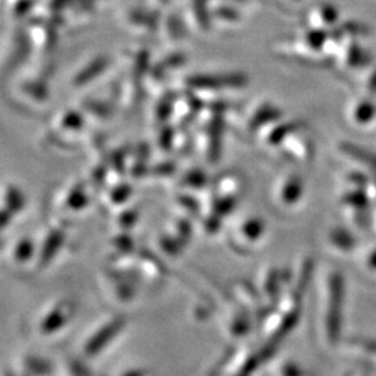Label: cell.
Listing matches in <instances>:
<instances>
[{
	"label": "cell",
	"instance_id": "1",
	"mask_svg": "<svg viewBox=\"0 0 376 376\" xmlns=\"http://www.w3.org/2000/svg\"><path fill=\"white\" fill-rule=\"evenodd\" d=\"M51 66L45 62L35 69L19 70L10 78L8 97L10 102L25 113H38L51 102Z\"/></svg>",
	"mask_w": 376,
	"mask_h": 376
},
{
	"label": "cell",
	"instance_id": "2",
	"mask_svg": "<svg viewBox=\"0 0 376 376\" xmlns=\"http://www.w3.org/2000/svg\"><path fill=\"white\" fill-rule=\"evenodd\" d=\"M127 329V318L120 312L104 314L93 320L81 333L77 351L78 357L91 362L105 355V353L116 344Z\"/></svg>",
	"mask_w": 376,
	"mask_h": 376
},
{
	"label": "cell",
	"instance_id": "3",
	"mask_svg": "<svg viewBox=\"0 0 376 376\" xmlns=\"http://www.w3.org/2000/svg\"><path fill=\"white\" fill-rule=\"evenodd\" d=\"M181 89L194 93L205 105L226 101L230 92L243 89L248 85V77L240 71L193 73L180 78Z\"/></svg>",
	"mask_w": 376,
	"mask_h": 376
},
{
	"label": "cell",
	"instance_id": "4",
	"mask_svg": "<svg viewBox=\"0 0 376 376\" xmlns=\"http://www.w3.org/2000/svg\"><path fill=\"white\" fill-rule=\"evenodd\" d=\"M86 121L78 106L59 110L43 130V145L60 151L77 150L85 141Z\"/></svg>",
	"mask_w": 376,
	"mask_h": 376
},
{
	"label": "cell",
	"instance_id": "5",
	"mask_svg": "<svg viewBox=\"0 0 376 376\" xmlns=\"http://www.w3.org/2000/svg\"><path fill=\"white\" fill-rule=\"evenodd\" d=\"M77 316V304L70 297H59L43 304L34 315L31 331L36 339L54 340L64 335Z\"/></svg>",
	"mask_w": 376,
	"mask_h": 376
},
{
	"label": "cell",
	"instance_id": "6",
	"mask_svg": "<svg viewBox=\"0 0 376 376\" xmlns=\"http://www.w3.org/2000/svg\"><path fill=\"white\" fill-rule=\"evenodd\" d=\"M92 187L85 180H70L59 187L49 201V219L67 226L77 218L86 213L92 205Z\"/></svg>",
	"mask_w": 376,
	"mask_h": 376
},
{
	"label": "cell",
	"instance_id": "7",
	"mask_svg": "<svg viewBox=\"0 0 376 376\" xmlns=\"http://www.w3.org/2000/svg\"><path fill=\"white\" fill-rule=\"evenodd\" d=\"M266 234L268 224L262 216L246 215L226 228V244L236 255L250 257L261 247Z\"/></svg>",
	"mask_w": 376,
	"mask_h": 376
},
{
	"label": "cell",
	"instance_id": "8",
	"mask_svg": "<svg viewBox=\"0 0 376 376\" xmlns=\"http://www.w3.org/2000/svg\"><path fill=\"white\" fill-rule=\"evenodd\" d=\"M276 344L262 343L259 347L248 346L247 343L237 344L230 350L222 361L216 365L212 373L223 375H250L257 372L261 366L269 364L274 357Z\"/></svg>",
	"mask_w": 376,
	"mask_h": 376
},
{
	"label": "cell",
	"instance_id": "9",
	"mask_svg": "<svg viewBox=\"0 0 376 376\" xmlns=\"http://www.w3.org/2000/svg\"><path fill=\"white\" fill-rule=\"evenodd\" d=\"M99 289L104 297L117 308L131 305L137 297L141 281L126 272L108 268L99 274Z\"/></svg>",
	"mask_w": 376,
	"mask_h": 376
},
{
	"label": "cell",
	"instance_id": "10",
	"mask_svg": "<svg viewBox=\"0 0 376 376\" xmlns=\"http://www.w3.org/2000/svg\"><path fill=\"white\" fill-rule=\"evenodd\" d=\"M32 58V49L23 27H14L10 31H3L2 38V73L3 78L12 77L21 70Z\"/></svg>",
	"mask_w": 376,
	"mask_h": 376
},
{
	"label": "cell",
	"instance_id": "11",
	"mask_svg": "<svg viewBox=\"0 0 376 376\" xmlns=\"http://www.w3.org/2000/svg\"><path fill=\"white\" fill-rule=\"evenodd\" d=\"M67 224L49 219L48 226L43 228L38 237L36 259L34 263L35 272H42L52 266L58 257L67 248Z\"/></svg>",
	"mask_w": 376,
	"mask_h": 376
},
{
	"label": "cell",
	"instance_id": "12",
	"mask_svg": "<svg viewBox=\"0 0 376 376\" xmlns=\"http://www.w3.org/2000/svg\"><path fill=\"white\" fill-rule=\"evenodd\" d=\"M187 62V55L177 49H172L169 54L163 55L155 62L152 60V64L144 81L145 93H150V95L155 97L165 89H169L167 84L178 75L180 70L184 69Z\"/></svg>",
	"mask_w": 376,
	"mask_h": 376
},
{
	"label": "cell",
	"instance_id": "13",
	"mask_svg": "<svg viewBox=\"0 0 376 376\" xmlns=\"http://www.w3.org/2000/svg\"><path fill=\"white\" fill-rule=\"evenodd\" d=\"M193 219L174 213L161 228L158 247L167 257H178L191 242Z\"/></svg>",
	"mask_w": 376,
	"mask_h": 376
},
{
	"label": "cell",
	"instance_id": "14",
	"mask_svg": "<svg viewBox=\"0 0 376 376\" xmlns=\"http://www.w3.org/2000/svg\"><path fill=\"white\" fill-rule=\"evenodd\" d=\"M25 32L32 49V56L43 62L56 48L60 30L59 27L45 19L31 16L25 20Z\"/></svg>",
	"mask_w": 376,
	"mask_h": 376
},
{
	"label": "cell",
	"instance_id": "15",
	"mask_svg": "<svg viewBox=\"0 0 376 376\" xmlns=\"http://www.w3.org/2000/svg\"><path fill=\"white\" fill-rule=\"evenodd\" d=\"M344 297V280L342 273L332 272L327 280V303L325 314L326 338L336 343L342 332V307Z\"/></svg>",
	"mask_w": 376,
	"mask_h": 376
},
{
	"label": "cell",
	"instance_id": "16",
	"mask_svg": "<svg viewBox=\"0 0 376 376\" xmlns=\"http://www.w3.org/2000/svg\"><path fill=\"white\" fill-rule=\"evenodd\" d=\"M293 281V274L286 268L266 266L259 270L254 281L268 311L277 304Z\"/></svg>",
	"mask_w": 376,
	"mask_h": 376
},
{
	"label": "cell",
	"instance_id": "17",
	"mask_svg": "<svg viewBox=\"0 0 376 376\" xmlns=\"http://www.w3.org/2000/svg\"><path fill=\"white\" fill-rule=\"evenodd\" d=\"M161 10L152 8H128L123 10L120 23L124 31L138 39H151L158 36Z\"/></svg>",
	"mask_w": 376,
	"mask_h": 376
},
{
	"label": "cell",
	"instance_id": "18",
	"mask_svg": "<svg viewBox=\"0 0 376 376\" xmlns=\"http://www.w3.org/2000/svg\"><path fill=\"white\" fill-rule=\"evenodd\" d=\"M280 119H283V112L270 101H255L239 115V121L244 134L251 138H254L262 128Z\"/></svg>",
	"mask_w": 376,
	"mask_h": 376
},
{
	"label": "cell",
	"instance_id": "19",
	"mask_svg": "<svg viewBox=\"0 0 376 376\" xmlns=\"http://www.w3.org/2000/svg\"><path fill=\"white\" fill-rule=\"evenodd\" d=\"M36 250L38 239L30 236V234H20V236L10 239V242L3 243L2 257L12 269H34Z\"/></svg>",
	"mask_w": 376,
	"mask_h": 376
},
{
	"label": "cell",
	"instance_id": "20",
	"mask_svg": "<svg viewBox=\"0 0 376 376\" xmlns=\"http://www.w3.org/2000/svg\"><path fill=\"white\" fill-rule=\"evenodd\" d=\"M257 323L258 320L248 311L230 298V304L223 316V329L234 344H243L251 336Z\"/></svg>",
	"mask_w": 376,
	"mask_h": 376
},
{
	"label": "cell",
	"instance_id": "21",
	"mask_svg": "<svg viewBox=\"0 0 376 376\" xmlns=\"http://www.w3.org/2000/svg\"><path fill=\"white\" fill-rule=\"evenodd\" d=\"M113 62L108 55H97L81 63L70 75L69 86L74 91L88 89L102 80L110 70Z\"/></svg>",
	"mask_w": 376,
	"mask_h": 376
},
{
	"label": "cell",
	"instance_id": "22",
	"mask_svg": "<svg viewBox=\"0 0 376 376\" xmlns=\"http://www.w3.org/2000/svg\"><path fill=\"white\" fill-rule=\"evenodd\" d=\"M305 184L300 174L289 173L281 176L272 185V202L280 209H293L296 208L304 198Z\"/></svg>",
	"mask_w": 376,
	"mask_h": 376
},
{
	"label": "cell",
	"instance_id": "23",
	"mask_svg": "<svg viewBox=\"0 0 376 376\" xmlns=\"http://www.w3.org/2000/svg\"><path fill=\"white\" fill-rule=\"evenodd\" d=\"M191 34L207 35L212 31L211 0H173Z\"/></svg>",
	"mask_w": 376,
	"mask_h": 376
},
{
	"label": "cell",
	"instance_id": "24",
	"mask_svg": "<svg viewBox=\"0 0 376 376\" xmlns=\"http://www.w3.org/2000/svg\"><path fill=\"white\" fill-rule=\"evenodd\" d=\"M228 297L248 311L261 323L262 318L266 315L268 308L255 286L254 281L237 279L233 280L228 286Z\"/></svg>",
	"mask_w": 376,
	"mask_h": 376
},
{
	"label": "cell",
	"instance_id": "25",
	"mask_svg": "<svg viewBox=\"0 0 376 376\" xmlns=\"http://www.w3.org/2000/svg\"><path fill=\"white\" fill-rule=\"evenodd\" d=\"M246 21L244 6L224 0H211V24L212 31L222 34L234 32L243 27Z\"/></svg>",
	"mask_w": 376,
	"mask_h": 376
},
{
	"label": "cell",
	"instance_id": "26",
	"mask_svg": "<svg viewBox=\"0 0 376 376\" xmlns=\"http://www.w3.org/2000/svg\"><path fill=\"white\" fill-rule=\"evenodd\" d=\"M27 209V197L23 188L13 183L5 181L2 185V234L6 236L10 227Z\"/></svg>",
	"mask_w": 376,
	"mask_h": 376
},
{
	"label": "cell",
	"instance_id": "27",
	"mask_svg": "<svg viewBox=\"0 0 376 376\" xmlns=\"http://www.w3.org/2000/svg\"><path fill=\"white\" fill-rule=\"evenodd\" d=\"M190 35L191 32L187 28L178 10H172V8L162 10L158 38L165 46L170 49H176Z\"/></svg>",
	"mask_w": 376,
	"mask_h": 376
},
{
	"label": "cell",
	"instance_id": "28",
	"mask_svg": "<svg viewBox=\"0 0 376 376\" xmlns=\"http://www.w3.org/2000/svg\"><path fill=\"white\" fill-rule=\"evenodd\" d=\"M78 108L84 112L88 121H106L109 120L117 105V95H116V86L115 89L109 92H101V93H92L89 97H85L81 99Z\"/></svg>",
	"mask_w": 376,
	"mask_h": 376
},
{
	"label": "cell",
	"instance_id": "29",
	"mask_svg": "<svg viewBox=\"0 0 376 376\" xmlns=\"http://www.w3.org/2000/svg\"><path fill=\"white\" fill-rule=\"evenodd\" d=\"M304 124L301 121H286L280 119L265 128H262L252 139L265 150H279V147L285 143L286 138L294 131L303 128Z\"/></svg>",
	"mask_w": 376,
	"mask_h": 376
},
{
	"label": "cell",
	"instance_id": "30",
	"mask_svg": "<svg viewBox=\"0 0 376 376\" xmlns=\"http://www.w3.org/2000/svg\"><path fill=\"white\" fill-rule=\"evenodd\" d=\"M56 365L43 355L23 353L13 360L10 365V375L13 376H39V375H54Z\"/></svg>",
	"mask_w": 376,
	"mask_h": 376
},
{
	"label": "cell",
	"instance_id": "31",
	"mask_svg": "<svg viewBox=\"0 0 376 376\" xmlns=\"http://www.w3.org/2000/svg\"><path fill=\"white\" fill-rule=\"evenodd\" d=\"M280 155L297 163H308L314 156V144L305 135L303 128L290 134L283 144L279 147Z\"/></svg>",
	"mask_w": 376,
	"mask_h": 376
},
{
	"label": "cell",
	"instance_id": "32",
	"mask_svg": "<svg viewBox=\"0 0 376 376\" xmlns=\"http://www.w3.org/2000/svg\"><path fill=\"white\" fill-rule=\"evenodd\" d=\"M132 193H134L132 187L123 178L113 181V183H108L99 191L101 204L105 209L115 212V211L128 205V200L131 198Z\"/></svg>",
	"mask_w": 376,
	"mask_h": 376
},
{
	"label": "cell",
	"instance_id": "33",
	"mask_svg": "<svg viewBox=\"0 0 376 376\" xmlns=\"http://www.w3.org/2000/svg\"><path fill=\"white\" fill-rule=\"evenodd\" d=\"M212 178L208 177L202 167H191L181 174H177V190L194 193V194H207L209 191Z\"/></svg>",
	"mask_w": 376,
	"mask_h": 376
},
{
	"label": "cell",
	"instance_id": "34",
	"mask_svg": "<svg viewBox=\"0 0 376 376\" xmlns=\"http://www.w3.org/2000/svg\"><path fill=\"white\" fill-rule=\"evenodd\" d=\"M151 162H150V150L147 145L139 144L130 147L127 161H126V174L131 178H143L150 173Z\"/></svg>",
	"mask_w": 376,
	"mask_h": 376
},
{
	"label": "cell",
	"instance_id": "35",
	"mask_svg": "<svg viewBox=\"0 0 376 376\" xmlns=\"http://www.w3.org/2000/svg\"><path fill=\"white\" fill-rule=\"evenodd\" d=\"M71 2L73 0H39L32 16L52 21L59 27L64 12Z\"/></svg>",
	"mask_w": 376,
	"mask_h": 376
},
{
	"label": "cell",
	"instance_id": "36",
	"mask_svg": "<svg viewBox=\"0 0 376 376\" xmlns=\"http://www.w3.org/2000/svg\"><path fill=\"white\" fill-rule=\"evenodd\" d=\"M39 0H3V8L9 12L13 21L28 20Z\"/></svg>",
	"mask_w": 376,
	"mask_h": 376
},
{
	"label": "cell",
	"instance_id": "37",
	"mask_svg": "<svg viewBox=\"0 0 376 376\" xmlns=\"http://www.w3.org/2000/svg\"><path fill=\"white\" fill-rule=\"evenodd\" d=\"M139 216L138 207H123L113 212V227L116 231H131Z\"/></svg>",
	"mask_w": 376,
	"mask_h": 376
},
{
	"label": "cell",
	"instance_id": "38",
	"mask_svg": "<svg viewBox=\"0 0 376 376\" xmlns=\"http://www.w3.org/2000/svg\"><path fill=\"white\" fill-rule=\"evenodd\" d=\"M340 151L344 155L350 156L351 159L358 161V162L364 163L365 166H369L371 169L376 170V155L373 152H371V151H368L365 148H361L358 145H353L350 143H343L340 145Z\"/></svg>",
	"mask_w": 376,
	"mask_h": 376
},
{
	"label": "cell",
	"instance_id": "39",
	"mask_svg": "<svg viewBox=\"0 0 376 376\" xmlns=\"http://www.w3.org/2000/svg\"><path fill=\"white\" fill-rule=\"evenodd\" d=\"M329 243L339 251H351L355 247L353 234L344 228H335L329 234Z\"/></svg>",
	"mask_w": 376,
	"mask_h": 376
},
{
	"label": "cell",
	"instance_id": "40",
	"mask_svg": "<svg viewBox=\"0 0 376 376\" xmlns=\"http://www.w3.org/2000/svg\"><path fill=\"white\" fill-rule=\"evenodd\" d=\"M177 172V167H176V163L170 159H165V161H161L158 162L156 165H152L151 163V167H150V173L148 176L150 177H154V178H169V177H173Z\"/></svg>",
	"mask_w": 376,
	"mask_h": 376
},
{
	"label": "cell",
	"instance_id": "41",
	"mask_svg": "<svg viewBox=\"0 0 376 376\" xmlns=\"http://www.w3.org/2000/svg\"><path fill=\"white\" fill-rule=\"evenodd\" d=\"M369 202V197L368 194H365L364 191L361 190H354L349 194H346L343 197V204L347 205V207H351L353 209H361V208H365Z\"/></svg>",
	"mask_w": 376,
	"mask_h": 376
},
{
	"label": "cell",
	"instance_id": "42",
	"mask_svg": "<svg viewBox=\"0 0 376 376\" xmlns=\"http://www.w3.org/2000/svg\"><path fill=\"white\" fill-rule=\"evenodd\" d=\"M373 115H375L373 105L371 102H361L354 109L353 117H354V121L361 123V124H366V123H369L372 120Z\"/></svg>",
	"mask_w": 376,
	"mask_h": 376
},
{
	"label": "cell",
	"instance_id": "43",
	"mask_svg": "<svg viewBox=\"0 0 376 376\" xmlns=\"http://www.w3.org/2000/svg\"><path fill=\"white\" fill-rule=\"evenodd\" d=\"M273 373L283 375V376H296V375L303 373V371L294 362H292V361H283V362H280L279 365L274 366Z\"/></svg>",
	"mask_w": 376,
	"mask_h": 376
},
{
	"label": "cell",
	"instance_id": "44",
	"mask_svg": "<svg viewBox=\"0 0 376 376\" xmlns=\"http://www.w3.org/2000/svg\"><path fill=\"white\" fill-rule=\"evenodd\" d=\"M147 5L156 10H165L173 5V0H145Z\"/></svg>",
	"mask_w": 376,
	"mask_h": 376
},
{
	"label": "cell",
	"instance_id": "45",
	"mask_svg": "<svg viewBox=\"0 0 376 376\" xmlns=\"http://www.w3.org/2000/svg\"><path fill=\"white\" fill-rule=\"evenodd\" d=\"M355 344L360 346L362 350L375 354L376 355V340H366V339H358L355 340Z\"/></svg>",
	"mask_w": 376,
	"mask_h": 376
},
{
	"label": "cell",
	"instance_id": "46",
	"mask_svg": "<svg viewBox=\"0 0 376 376\" xmlns=\"http://www.w3.org/2000/svg\"><path fill=\"white\" fill-rule=\"evenodd\" d=\"M368 263H369V266H371L372 269H376V250L371 254V257H369V259H368Z\"/></svg>",
	"mask_w": 376,
	"mask_h": 376
},
{
	"label": "cell",
	"instance_id": "47",
	"mask_svg": "<svg viewBox=\"0 0 376 376\" xmlns=\"http://www.w3.org/2000/svg\"><path fill=\"white\" fill-rule=\"evenodd\" d=\"M283 2H286V3H290V2H300V0H283Z\"/></svg>",
	"mask_w": 376,
	"mask_h": 376
}]
</instances>
